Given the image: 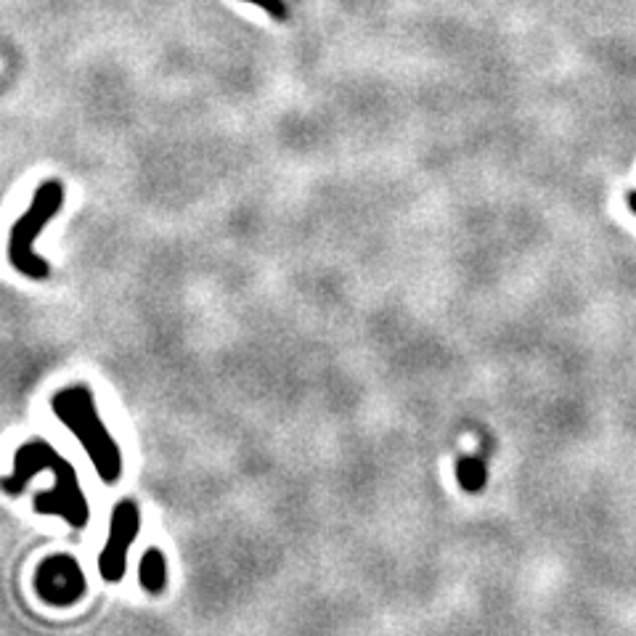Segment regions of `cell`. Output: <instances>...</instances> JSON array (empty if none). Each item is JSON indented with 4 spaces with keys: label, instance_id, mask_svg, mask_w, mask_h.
Instances as JSON below:
<instances>
[{
    "label": "cell",
    "instance_id": "cell-1",
    "mask_svg": "<svg viewBox=\"0 0 636 636\" xmlns=\"http://www.w3.org/2000/svg\"><path fill=\"white\" fill-rule=\"evenodd\" d=\"M43 472H51L53 483L48 491L35 493L32 509L43 517H56L72 530L88 528L91 501L80 485L77 470L67 456L59 454L56 446H51L48 440L30 438L16 448L14 467L3 477V491H6V496H19L30 485L32 477L43 475Z\"/></svg>",
    "mask_w": 636,
    "mask_h": 636
},
{
    "label": "cell",
    "instance_id": "cell-2",
    "mask_svg": "<svg viewBox=\"0 0 636 636\" xmlns=\"http://www.w3.org/2000/svg\"><path fill=\"white\" fill-rule=\"evenodd\" d=\"M53 417L59 419L72 438L83 446L85 456L91 459V467L96 470L101 483H120L125 462H122V448L104 424L96 406V395L88 385H69L56 390L51 398Z\"/></svg>",
    "mask_w": 636,
    "mask_h": 636
},
{
    "label": "cell",
    "instance_id": "cell-3",
    "mask_svg": "<svg viewBox=\"0 0 636 636\" xmlns=\"http://www.w3.org/2000/svg\"><path fill=\"white\" fill-rule=\"evenodd\" d=\"M61 202H64V186L59 181H46L38 189L35 199H32L30 210L24 212L22 218L14 223V228H11L8 258H11L16 271L24 273L27 279L43 281L51 273V265L32 252V242L51 223L53 215L59 212Z\"/></svg>",
    "mask_w": 636,
    "mask_h": 636
},
{
    "label": "cell",
    "instance_id": "cell-4",
    "mask_svg": "<svg viewBox=\"0 0 636 636\" xmlns=\"http://www.w3.org/2000/svg\"><path fill=\"white\" fill-rule=\"evenodd\" d=\"M141 533V507L136 499H120L109 515V533L99 552V576L106 583H120L128 573V552Z\"/></svg>",
    "mask_w": 636,
    "mask_h": 636
},
{
    "label": "cell",
    "instance_id": "cell-5",
    "mask_svg": "<svg viewBox=\"0 0 636 636\" xmlns=\"http://www.w3.org/2000/svg\"><path fill=\"white\" fill-rule=\"evenodd\" d=\"M35 594L48 607H72L88 594L83 565L72 554H48L35 573Z\"/></svg>",
    "mask_w": 636,
    "mask_h": 636
},
{
    "label": "cell",
    "instance_id": "cell-6",
    "mask_svg": "<svg viewBox=\"0 0 636 636\" xmlns=\"http://www.w3.org/2000/svg\"><path fill=\"white\" fill-rule=\"evenodd\" d=\"M138 583L149 597H162L170 583V573H167V557L159 546H149L141 560H138Z\"/></svg>",
    "mask_w": 636,
    "mask_h": 636
},
{
    "label": "cell",
    "instance_id": "cell-7",
    "mask_svg": "<svg viewBox=\"0 0 636 636\" xmlns=\"http://www.w3.org/2000/svg\"><path fill=\"white\" fill-rule=\"evenodd\" d=\"M250 3H258L260 8H265L268 14L279 16V19H284V16H287V8H284V3H281V0H250Z\"/></svg>",
    "mask_w": 636,
    "mask_h": 636
},
{
    "label": "cell",
    "instance_id": "cell-8",
    "mask_svg": "<svg viewBox=\"0 0 636 636\" xmlns=\"http://www.w3.org/2000/svg\"><path fill=\"white\" fill-rule=\"evenodd\" d=\"M629 207H631V212L636 215V191H629Z\"/></svg>",
    "mask_w": 636,
    "mask_h": 636
}]
</instances>
